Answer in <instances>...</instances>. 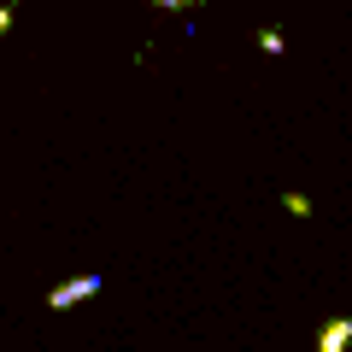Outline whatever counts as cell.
<instances>
[{
	"label": "cell",
	"instance_id": "6da1fadb",
	"mask_svg": "<svg viewBox=\"0 0 352 352\" xmlns=\"http://www.w3.org/2000/svg\"><path fill=\"white\" fill-rule=\"evenodd\" d=\"M100 288H106V276H100V270H88V276H71V282H59V288H47V305H53V311H65V305L94 300Z\"/></svg>",
	"mask_w": 352,
	"mask_h": 352
},
{
	"label": "cell",
	"instance_id": "7a4b0ae2",
	"mask_svg": "<svg viewBox=\"0 0 352 352\" xmlns=\"http://www.w3.org/2000/svg\"><path fill=\"white\" fill-rule=\"evenodd\" d=\"M352 346V317H329L317 329V352H346Z\"/></svg>",
	"mask_w": 352,
	"mask_h": 352
},
{
	"label": "cell",
	"instance_id": "3957f363",
	"mask_svg": "<svg viewBox=\"0 0 352 352\" xmlns=\"http://www.w3.org/2000/svg\"><path fill=\"white\" fill-rule=\"evenodd\" d=\"M258 47H264V53H282V30L264 24V30H258Z\"/></svg>",
	"mask_w": 352,
	"mask_h": 352
},
{
	"label": "cell",
	"instance_id": "277c9868",
	"mask_svg": "<svg viewBox=\"0 0 352 352\" xmlns=\"http://www.w3.org/2000/svg\"><path fill=\"white\" fill-rule=\"evenodd\" d=\"M282 206H288L294 217H311V200H305V194H288V200H282Z\"/></svg>",
	"mask_w": 352,
	"mask_h": 352
},
{
	"label": "cell",
	"instance_id": "5b68a950",
	"mask_svg": "<svg viewBox=\"0 0 352 352\" xmlns=\"http://www.w3.org/2000/svg\"><path fill=\"white\" fill-rule=\"evenodd\" d=\"M153 6H164V12H176V6H206V0H153Z\"/></svg>",
	"mask_w": 352,
	"mask_h": 352
},
{
	"label": "cell",
	"instance_id": "8992f818",
	"mask_svg": "<svg viewBox=\"0 0 352 352\" xmlns=\"http://www.w3.org/2000/svg\"><path fill=\"white\" fill-rule=\"evenodd\" d=\"M6 30H12V6H0V36H6Z\"/></svg>",
	"mask_w": 352,
	"mask_h": 352
}]
</instances>
